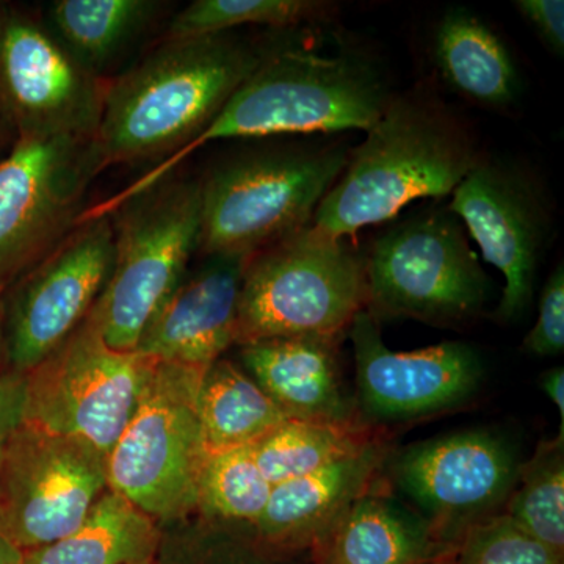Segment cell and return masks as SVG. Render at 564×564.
<instances>
[{
  "mask_svg": "<svg viewBox=\"0 0 564 564\" xmlns=\"http://www.w3.org/2000/svg\"><path fill=\"white\" fill-rule=\"evenodd\" d=\"M204 370L154 361L131 421L106 458L107 486L161 529L193 518L209 454L198 414Z\"/></svg>",
  "mask_w": 564,
  "mask_h": 564,
  "instance_id": "7",
  "label": "cell"
},
{
  "mask_svg": "<svg viewBox=\"0 0 564 564\" xmlns=\"http://www.w3.org/2000/svg\"><path fill=\"white\" fill-rule=\"evenodd\" d=\"M232 33L165 39L106 85L95 140L104 169L174 154L206 131L263 61Z\"/></svg>",
  "mask_w": 564,
  "mask_h": 564,
  "instance_id": "1",
  "label": "cell"
},
{
  "mask_svg": "<svg viewBox=\"0 0 564 564\" xmlns=\"http://www.w3.org/2000/svg\"><path fill=\"white\" fill-rule=\"evenodd\" d=\"M109 488L90 444L22 422L0 455V530L21 552L77 529Z\"/></svg>",
  "mask_w": 564,
  "mask_h": 564,
  "instance_id": "10",
  "label": "cell"
},
{
  "mask_svg": "<svg viewBox=\"0 0 564 564\" xmlns=\"http://www.w3.org/2000/svg\"><path fill=\"white\" fill-rule=\"evenodd\" d=\"M17 141V132H14L6 110H3L2 104H0V162L10 154Z\"/></svg>",
  "mask_w": 564,
  "mask_h": 564,
  "instance_id": "35",
  "label": "cell"
},
{
  "mask_svg": "<svg viewBox=\"0 0 564 564\" xmlns=\"http://www.w3.org/2000/svg\"><path fill=\"white\" fill-rule=\"evenodd\" d=\"M391 447L370 437L352 454L310 475L274 486L252 533L274 552L317 554L351 505L380 480Z\"/></svg>",
  "mask_w": 564,
  "mask_h": 564,
  "instance_id": "18",
  "label": "cell"
},
{
  "mask_svg": "<svg viewBox=\"0 0 564 564\" xmlns=\"http://www.w3.org/2000/svg\"><path fill=\"white\" fill-rule=\"evenodd\" d=\"M154 359L118 351L85 321L25 373L24 422L110 454L131 421Z\"/></svg>",
  "mask_w": 564,
  "mask_h": 564,
  "instance_id": "9",
  "label": "cell"
},
{
  "mask_svg": "<svg viewBox=\"0 0 564 564\" xmlns=\"http://www.w3.org/2000/svg\"><path fill=\"white\" fill-rule=\"evenodd\" d=\"M455 554L456 552H452V554L443 556V558L437 560L434 564H455Z\"/></svg>",
  "mask_w": 564,
  "mask_h": 564,
  "instance_id": "38",
  "label": "cell"
},
{
  "mask_svg": "<svg viewBox=\"0 0 564 564\" xmlns=\"http://www.w3.org/2000/svg\"><path fill=\"white\" fill-rule=\"evenodd\" d=\"M448 210L462 220L485 261L503 274L494 318L518 321L532 303L538 265L551 232L543 188L519 166L481 159L452 193Z\"/></svg>",
  "mask_w": 564,
  "mask_h": 564,
  "instance_id": "15",
  "label": "cell"
},
{
  "mask_svg": "<svg viewBox=\"0 0 564 564\" xmlns=\"http://www.w3.org/2000/svg\"><path fill=\"white\" fill-rule=\"evenodd\" d=\"M162 529L120 494L107 488L74 532L22 552L21 564H137L152 562Z\"/></svg>",
  "mask_w": 564,
  "mask_h": 564,
  "instance_id": "22",
  "label": "cell"
},
{
  "mask_svg": "<svg viewBox=\"0 0 564 564\" xmlns=\"http://www.w3.org/2000/svg\"><path fill=\"white\" fill-rule=\"evenodd\" d=\"M251 256L209 254L184 274L141 333L135 351L206 370L236 345L243 273Z\"/></svg>",
  "mask_w": 564,
  "mask_h": 564,
  "instance_id": "17",
  "label": "cell"
},
{
  "mask_svg": "<svg viewBox=\"0 0 564 564\" xmlns=\"http://www.w3.org/2000/svg\"><path fill=\"white\" fill-rule=\"evenodd\" d=\"M455 564H563L505 514L475 527L456 549Z\"/></svg>",
  "mask_w": 564,
  "mask_h": 564,
  "instance_id": "30",
  "label": "cell"
},
{
  "mask_svg": "<svg viewBox=\"0 0 564 564\" xmlns=\"http://www.w3.org/2000/svg\"><path fill=\"white\" fill-rule=\"evenodd\" d=\"M22 552L0 530V564H21Z\"/></svg>",
  "mask_w": 564,
  "mask_h": 564,
  "instance_id": "36",
  "label": "cell"
},
{
  "mask_svg": "<svg viewBox=\"0 0 564 564\" xmlns=\"http://www.w3.org/2000/svg\"><path fill=\"white\" fill-rule=\"evenodd\" d=\"M155 0H55L47 28L96 76L158 20Z\"/></svg>",
  "mask_w": 564,
  "mask_h": 564,
  "instance_id": "24",
  "label": "cell"
},
{
  "mask_svg": "<svg viewBox=\"0 0 564 564\" xmlns=\"http://www.w3.org/2000/svg\"><path fill=\"white\" fill-rule=\"evenodd\" d=\"M113 262L110 215H82L77 225L35 262L3 307L6 362L28 373L87 321Z\"/></svg>",
  "mask_w": 564,
  "mask_h": 564,
  "instance_id": "12",
  "label": "cell"
},
{
  "mask_svg": "<svg viewBox=\"0 0 564 564\" xmlns=\"http://www.w3.org/2000/svg\"><path fill=\"white\" fill-rule=\"evenodd\" d=\"M113 225V262L87 321L104 343L135 351L141 333L199 248L202 185L174 173L99 214Z\"/></svg>",
  "mask_w": 564,
  "mask_h": 564,
  "instance_id": "4",
  "label": "cell"
},
{
  "mask_svg": "<svg viewBox=\"0 0 564 564\" xmlns=\"http://www.w3.org/2000/svg\"><path fill=\"white\" fill-rule=\"evenodd\" d=\"M2 362H6V337H3V304L0 303V366Z\"/></svg>",
  "mask_w": 564,
  "mask_h": 564,
  "instance_id": "37",
  "label": "cell"
},
{
  "mask_svg": "<svg viewBox=\"0 0 564 564\" xmlns=\"http://www.w3.org/2000/svg\"><path fill=\"white\" fill-rule=\"evenodd\" d=\"M7 9L0 3V29H2L3 20H6Z\"/></svg>",
  "mask_w": 564,
  "mask_h": 564,
  "instance_id": "39",
  "label": "cell"
},
{
  "mask_svg": "<svg viewBox=\"0 0 564 564\" xmlns=\"http://www.w3.org/2000/svg\"><path fill=\"white\" fill-rule=\"evenodd\" d=\"M391 99L383 74L367 58L296 50L278 52L263 58L206 131L109 202H121L151 187L210 141L367 132Z\"/></svg>",
  "mask_w": 564,
  "mask_h": 564,
  "instance_id": "3",
  "label": "cell"
},
{
  "mask_svg": "<svg viewBox=\"0 0 564 564\" xmlns=\"http://www.w3.org/2000/svg\"><path fill=\"white\" fill-rule=\"evenodd\" d=\"M362 414L372 421H410L459 406L484 380V359L473 345L447 340L414 351H392L380 323L359 311L347 329Z\"/></svg>",
  "mask_w": 564,
  "mask_h": 564,
  "instance_id": "16",
  "label": "cell"
},
{
  "mask_svg": "<svg viewBox=\"0 0 564 564\" xmlns=\"http://www.w3.org/2000/svg\"><path fill=\"white\" fill-rule=\"evenodd\" d=\"M481 161L469 128L432 95L397 96L350 151L311 226L350 237L391 220L415 199L452 195Z\"/></svg>",
  "mask_w": 564,
  "mask_h": 564,
  "instance_id": "2",
  "label": "cell"
},
{
  "mask_svg": "<svg viewBox=\"0 0 564 564\" xmlns=\"http://www.w3.org/2000/svg\"><path fill=\"white\" fill-rule=\"evenodd\" d=\"M106 85L47 25L7 10L0 29V104L18 140L93 139Z\"/></svg>",
  "mask_w": 564,
  "mask_h": 564,
  "instance_id": "14",
  "label": "cell"
},
{
  "mask_svg": "<svg viewBox=\"0 0 564 564\" xmlns=\"http://www.w3.org/2000/svg\"><path fill=\"white\" fill-rule=\"evenodd\" d=\"M137 564H154V560H152V562L137 563Z\"/></svg>",
  "mask_w": 564,
  "mask_h": 564,
  "instance_id": "40",
  "label": "cell"
},
{
  "mask_svg": "<svg viewBox=\"0 0 564 564\" xmlns=\"http://www.w3.org/2000/svg\"><path fill=\"white\" fill-rule=\"evenodd\" d=\"M375 481L315 554L317 564H434L452 554L413 508Z\"/></svg>",
  "mask_w": 564,
  "mask_h": 564,
  "instance_id": "20",
  "label": "cell"
},
{
  "mask_svg": "<svg viewBox=\"0 0 564 564\" xmlns=\"http://www.w3.org/2000/svg\"><path fill=\"white\" fill-rule=\"evenodd\" d=\"M348 237L313 226L247 263L236 345L282 337H339L366 310V258Z\"/></svg>",
  "mask_w": 564,
  "mask_h": 564,
  "instance_id": "5",
  "label": "cell"
},
{
  "mask_svg": "<svg viewBox=\"0 0 564 564\" xmlns=\"http://www.w3.org/2000/svg\"><path fill=\"white\" fill-rule=\"evenodd\" d=\"M337 337H282L239 345L240 364L289 421L358 425L344 391Z\"/></svg>",
  "mask_w": 564,
  "mask_h": 564,
  "instance_id": "19",
  "label": "cell"
},
{
  "mask_svg": "<svg viewBox=\"0 0 564 564\" xmlns=\"http://www.w3.org/2000/svg\"><path fill=\"white\" fill-rule=\"evenodd\" d=\"M503 514L522 532L564 558V436L538 445L521 464Z\"/></svg>",
  "mask_w": 564,
  "mask_h": 564,
  "instance_id": "26",
  "label": "cell"
},
{
  "mask_svg": "<svg viewBox=\"0 0 564 564\" xmlns=\"http://www.w3.org/2000/svg\"><path fill=\"white\" fill-rule=\"evenodd\" d=\"M370 437L372 434L359 425L288 421L251 445V452L259 470L274 488L352 454Z\"/></svg>",
  "mask_w": 564,
  "mask_h": 564,
  "instance_id": "25",
  "label": "cell"
},
{
  "mask_svg": "<svg viewBox=\"0 0 564 564\" xmlns=\"http://www.w3.org/2000/svg\"><path fill=\"white\" fill-rule=\"evenodd\" d=\"M166 529L154 564H296V555L259 543L251 527L218 524L195 514Z\"/></svg>",
  "mask_w": 564,
  "mask_h": 564,
  "instance_id": "29",
  "label": "cell"
},
{
  "mask_svg": "<svg viewBox=\"0 0 564 564\" xmlns=\"http://www.w3.org/2000/svg\"><path fill=\"white\" fill-rule=\"evenodd\" d=\"M198 414L209 455L251 447L289 421L242 367L225 358L204 370Z\"/></svg>",
  "mask_w": 564,
  "mask_h": 564,
  "instance_id": "23",
  "label": "cell"
},
{
  "mask_svg": "<svg viewBox=\"0 0 564 564\" xmlns=\"http://www.w3.org/2000/svg\"><path fill=\"white\" fill-rule=\"evenodd\" d=\"M366 310L380 318L451 326L484 313L491 280L462 220L434 210L397 223L366 258Z\"/></svg>",
  "mask_w": 564,
  "mask_h": 564,
  "instance_id": "8",
  "label": "cell"
},
{
  "mask_svg": "<svg viewBox=\"0 0 564 564\" xmlns=\"http://www.w3.org/2000/svg\"><path fill=\"white\" fill-rule=\"evenodd\" d=\"M519 13L533 25L541 41L555 55L564 54V2L563 0H518Z\"/></svg>",
  "mask_w": 564,
  "mask_h": 564,
  "instance_id": "32",
  "label": "cell"
},
{
  "mask_svg": "<svg viewBox=\"0 0 564 564\" xmlns=\"http://www.w3.org/2000/svg\"><path fill=\"white\" fill-rule=\"evenodd\" d=\"M25 373L7 370L0 373V455L24 422Z\"/></svg>",
  "mask_w": 564,
  "mask_h": 564,
  "instance_id": "33",
  "label": "cell"
},
{
  "mask_svg": "<svg viewBox=\"0 0 564 564\" xmlns=\"http://www.w3.org/2000/svg\"><path fill=\"white\" fill-rule=\"evenodd\" d=\"M104 172L95 140H18L0 162V285L51 251L84 215Z\"/></svg>",
  "mask_w": 564,
  "mask_h": 564,
  "instance_id": "13",
  "label": "cell"
},
{
  "mask_svg": "<svg viewBox=\"0 0 564 564\" xmlns=\"http://www.w3.org/2000/svg\"><path fill=\"white\" fill-rule=\"evenodd\" d=\"M433 54L444 80L481 106H508L521 91V76L507 44L470 11L455 9L437 22Z\"/></svg>",
  "mask_w": 564,
  "mask_h": 564,
  "instance_id": "21",
  "label": "cell"
},
{
  "mask_svg": "<svg viewBox=\"0 0 564 564\" xmlns=\"http://www.w3.org/2000/svg\"><path fill=\"white\" fill-rule=\"evenodd\" d=\"M348 155L345 147L276 148L218 163L199 181V250L252 256L307 228Z\"/></svg>",
  "mask_w": 564,
  "mask_h": 564,
  "instance_id": "6",
  "label": "cell"
},
{
  "mask_svg": "<svg viewBox=\"0 0 564 564\" xmlns=\"http://www.w3.org/2000/svg\"><path fill=\"white\" fill-rule=\"evenodd\" d=\"M332 2L318 0H195L173 18L165 39L229 33L243 25L295 28L332 17Z\"/></svg>",
  "mask_w": 564,
  "mask_h": 564,
  "instance_id": "28",
  "label": "cell"
},
{
  "mask_svg": "<svg viewBox=\"0 0 564 564\" xmlns=\"http://www.w3.org/2000/svg\"><path fill=\"white\" fill-rule=\"evenodd\" d=\"M273 486L265 480L251 447L209 455L198 485L196 516L218 524L254 527Z\"/></svg>",
  "mask_w": 564,
  "mask_h": 564,
  "instance_id": "27",
  "label": "cell"
},
{
  "mask_svg": "<svg viewBox=\"0 0 564 564\" xmlns=\"http://www.w3.org/2000/svg\"><path fill=\"white\" fill-rule=\"evenodd\" d=\"M524 350L529 355L556 356L564 350V270L563 263L552 272L541 292L538 321L527 334Z\"/></svg>",
  "mask_w": 564,
  "mask_h": 564,
  "instance_id": "31",
  "label": "cell"
},
{
  "mask_svg": "<svg viewBox=\"0 0 564 564\" xmlns=\"http://www.w3.org/2000/svg\"><path fill=\"white\" fill-rule=\"evenodd\" d=\"M513 447L477 430L436 437L389 455L384 469L448 551L503 514L521 469Z\"/></svg>",
  "mask_w": 564,
  "mask_h": 564,
  "instance_id": "11",
  "label": "cell"
},
{
  "mask_svg": "<svg viewBox=\"0 0 564 564\" xmlns=\"http://www.w3.org/2000/svg\"><path fill=\"white\" fill-rule=\"evenodd\" d=\"M541 389L552 403L558 410L560 419V433L564 436V370L563 367H554L543 375L540 381Z\"/></svg>",
  "mask_w": 564,
  "mask_h": 564,
  "instance_id": "34",
  "label": "cell"
}]
</instances>
